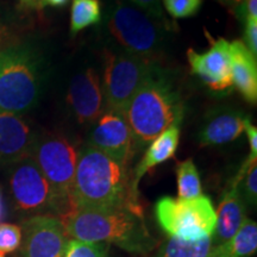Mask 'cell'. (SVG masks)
I'll use <instances>...</instances> for the list:
<instances>
[{"mask_svg":"<svg viewBox=\"0 0 257 257\" xmlns=\"http://www.w3.org/2000/svg\"><path fill=\"white\" fill-rule=\"evenodd\" d=\"M220 5H223L224 8H226L230 12L234 14L237 9L239 8V5L242 4L244 0H217Z\"/></svg>","mask_w":257,"mask_h":257,"instance_id":"cell-31","label":"cell"},{"mask_svg":"<svg viewBox=\"0 0 257 257\" xmlns=\"http://www.w3.org/2000/svg\"><path fill=\"white\" fill-rule=\"evenodd\" d=\"M68 102L79 123L93 124L100 117L104 95L100 79L94 69L88 68L74 76L69 86Z\"/></svg>","mask_w":257,"mask_h":257,"instance_id":"cell-14","label":"cell"},{"mask_svg":"<svg viewBox=\"0 0 257 257\" xmlns=\"http://www.w3.org/2000/svg\"><path fill=\"white\" fill-rule=\"evenodd\" d=\"M0 257H5V255H4V253H2V252H0Z\"/></svg>","mask_w":257,"mask_h":257,"instance_id":"cell-36","label":"cell"},{"mask_svg":"<svg viewBox=\"0 0 257 257\" xmlns=\"http://www.w3.org/2000/svg\"><path fill=\"white\" fill-rule=\"evenodd\" d=\"M3 213H4V204H3V197L2 193H0V219H2Z\"/></svg>","mask_w":257,"mask_h":257,"instance_id":"cell-34","label":"cell"},{"mask_svg":"<svg viewBox=\"0 0 257 257\" xmlns=\"http://www.w3.org/2000/svg\"><path fill=\"white\" fill-rule=\"evenodd\" d=\"M176 176H178L179 199H194L202 195L200 175L192 159L178 163Z\"/></svg>","mask_w":257,"mask_h":257,"instance_id":"cell-22","label":"cell"},{"mask_svg":"<svg viewBox=\"0 0 257 257\" xmlns=\"http://www.w3.org/2000/svg\"><path fill=\"white\" fill-rule=\"evenodd\" d=\"M127 166L88 144L80 150L72 186L74 208L130 210L143 216Z\"/></svg>","mask_w":257,"mask_h":257,"instance_id":"cell-1","label":"cell"},{"mask_svg":"<svg viewBox=\"0 0 257 257\" xmlns=\"http://www.w3.org/2000/svg\"><path fill=\"white\" fill-rule=\"evenodd\" d=\"M180 142V125L175 124L160 134L153 142H150L146 154L135 168L133 178V192L138 197V185L148 172L156 166L162 165L175 156Z\"/></svg>","mask_w":257,"mask_h":257,"instance_id":"cell-18","label":"cell"},{"mask_svg":"<svg viewBox=\"0 0 257 257\" xmlns=\"http://www.w3.org/2000/svg\"><path fill=\"white\" fill-rule=\"evenodd\" d=\"M238 187L245 204L256 206L257 204V159H250L243 163L238 174Z\"/></svg>","mask_w":257,"mask_h":257,"instance_id":"cell-23","label":"cell"},{"mask_svg":"<svg viewBox=\"0 0 257 257\" xmlns=\"http://www.w3.org/2000/svg\"><path fill=\"white\" fill-rule=\"evenodd\" d=\"M60 219L72 239L114 245L137 255H149L157 246L143 216L130 210L74 208Z\"/></svg>","mask_w":257,"mask_h":257,"instance_id":"cell-2","label":"cell"},{"mask_svg":"<svg viewBox=\"0 0 257 257\" xmlns=\"http://www.w3.org/2000/svg\"><path fill=\"white\" fill-rule=\"evenodd\" d=\"M38 135L22 115L0 112V166L31 156Z\"/></svg>","mask_w":257,"mask_h":257,"instance_id":"cell-13","label":"cell"},{"mask_svg":"<svg viewBox=\"0 0 257 257\" xmlns=\"http://www.w3.org/2000/svg\"><path fill=\"white\" fill-rule=\"evenodd\" d=\"M43 82L41 57L30 44L0 50V112L24 114L40 99Z\"/></svg>","mask_w":257,"mask_h":257,"instance_id":"cell-4","label":"cell"},{"mask_svg":"<svg viewBox=\"0 0 257 257\" xmlns=\"http://www.w3.org/2000/svg\"><path fill=\"white\" fill-rule=\"evenodd\" d=\"M110 245L69 238L64 257H108Z\"/></svg>","mask_w":257,"mask_h":257,"instance_id":"cell-24","label":"cell"},{"mask_svg":"<svg viewBox=\"0 0 257 257\" xmlns=\"http://www.w3.org/2000/svg\"><path fill=\"white\" fill-rule=\"evenodd\" d=\"M79 153L80 150L72 141L56 134L38 135L32 149L31 157L55 194L61 212L60 218L73 210L72 186Z\"/></svg>","mask_w":257,"mask_h":257,"instance_id":"cell-7","label":"cell"},{"mask_svg":"<svg viewBox=\"0 0 257 257\" xmlns=\"http://www.w3.org/2000/svg\"><path fill=\"white\" fill-rule=\"evenodd\" d=\"M257 250V224L246 218L239 230L219 245H211L208 257H252Z\"/></svg>","mask_w":257,"mask_h":257,"instance_id":"cell-19","label":"cell"},{"mask_svg":"<svg viewBox=\"0 0 257 257\" xmlns=\"http://www.w3.org/2000/svg\"><path fill=\"white\" fill-rule=\"evenodd\" d=\"M19 3H21L22 6H24V8L27 9H37L40 8V0H19Z\"/></svg>","mask_w":257,"mask_h":257,"instance_id":"cell-33","label":"cell"},{"mask_svg":"<svg viewBox=\"0 0 257 257\" xmlns=\"http://www.w3.org/2000/svg\"><path fill=\"white\" fill-rule=\"evenodd\" d=\"M230 61L232 86L250 104L257 101V62L243 41L230 42Z\"/></svg>","mask_w":257,"mask_h":257,"instance_id":"cell-17","label":"cell"},{"mask_svg":"<svg viewBox=\"0 0 257 257\" xmlns=\"http://www.w3.org/2000/svg\"><path fill=\"white\" fill-rule=\"evenodd\" d=\"M22 243L21 226L11 223H0V252L11 253L19 249Z\"/></svg>","mask_w":257,"mask_h":257,"instance_id":"cell-26","label":"cell"},{"mask_svg":"<svg viewBox=\"0 0 257 257\" xmlns=\"http://www.w3.org/2000/svg\"><path fill=\"white\" fill-rule=\"evenodd\" d=\"M21 229L19 257H64L69 236L59 217L53 214L28 217Z\"/></svg>","mask_w":257,"mask_h":257,"instance_id":"cell-10","label":"cell"},{"mask_svg":"<svg viewBox=\"0 0 257 257\" xmlns=\"http://www.w3.org/2000/svg\"><path fill=\"white\" fill-rule=\"evenodd\" d=\"M155 217L170 238L185 242L211 238L216 227V208L204 194L194 199L161 198L155 205Z\"/></svg>","mask_w":257,"mask_h":257,"instance_id":"cell-6","label":"cell"},{"mask_svg":"<svg viewBox=\"0 0 257 257\" xmlns=\"http://www.w3.org/2000/svg\"><path fill=\"white\" fill-rule=\"evenodd\" d=\"M69 0H40V5L53 6V8H62V6L68 4Z\"/></svg>","mask_w":257,"mask_h":257,"instance_id":"cell-32","label":"cell"},{"mask_svg":"<svg viewBox=\"0 0 257 257\" xmlns=\"http://www.w3.org/2000/svg\"><path fill=\"white\" fill-rule=\"evenodd\" d=\"M156 67L155 62L126 51H106L102 95L105 110L123 114L131 99Z\"/></svg>","mask_w":257,"mask_h":257,"instance_id":"cell-8","label":"cell"},{"mask_svg":"<svg viewBox=\"0 0 257 257\" xmlns=\"http://www.w3.org/2000/svg\"><path fill=\"white\" fill-rule=\"evenodd\" d=\"M9 189L16 210L27 216H61L53 188L31 156L10 166Z\"/></svg>","mask_w":257,"mask_h":257,"instance_id":"cell-9","label":"cell"},{"mask_svg":"<svg viewBox=\"0 0 257 257\" xmlns=\"http://www.w3.org/2000/svg\"><path fill=\"white\" fill-rule=\"evenodd\" d=\"M211 238L199 242H185L176 238H167L156 246L148 257H208Z\"/></svg>","mask_w":257,"mask_h":257,"instance_id":"cell-20","label":"cell"},{"mask_svg":"<svg viewBox=\"0 0 257 257\" xmlns=\"http://www.w3.org/2000/svg\"><path fill=\"white\" fill-rule=\"evenodd\" d=\"M244 24V42L245 47L253 56L257 57V21L246 19Z\"/></svg>","mask_w":257,"mask_h":257,"instance_id":"cell-28","label":"cell"},{"mask_svg":"<svg viewBox=\"0 0 257 257\" xmlns=\"http://www.w3.org/2000/svg\"><path fill=\"white\" fill-rule=\"evenodd\" d=\"M101 21L100 0H73L70 10V35L75 36L80 31Z\"/></svg>","mask_w":257,"mask_h":257,"instance_id":"cell-21","label":"cell"},{"mask_svg":"<svg viewBox=\"0 0 257 257\" xmlns=\"http://www.w3.org/2000/svg\"><path fill=\"white\" fill-rule=\"evenodd\" d=\"M165 25L125 0H118L106 19L107 30L126 53L152 62L162 48Z\"/></svg>","mask_w":257,"mask_h":257,"instance_id":"cell-5","label":"cell"},{"mask_svg":"<svg viewBox=\"0 0 257 257\" xmlns=\"http://www.w3.org/2000/svg\"><path fill=\"white\" fill-rule=\"evenodd\" d=\"M249 117L233 108L212 111L199 131L202 147L221 146L236 141L245 130Z\"/></svg>","mask_w":257,"mask_h":257,"instance_id":"cell-16","label":"cell"},{"mask_svg":"<svg viewBox=\"0 0 257 257\" xmlns=\"http://www.w3.org/2000/svg\"><path fill=\"white\" fill-rule=\"evenodd\" d=\"M233 15L240 22L246 21V19L257 21V0H244Z\"/></svg>","mask_w":257,"mask_h":257,"instance_id":"cell-29","label":"cell"},{"mask_svg":"<svg viewBox=\"0 0 257 257\" xmlns=\"http://www.w3.org/2000/svg\"><path fill=\"white\" fill-rule=\"evenodd\" d=\"M2 31H3V25L0 23V34H2Z\"/></svg>","mask_w":257,"mask_h":257,"instance_id":"cell-35","label":"cell"},{"mask_svg":"<svg viewBox=\"0 0 257 257\" xmlns=\"http://www.w3.org/2000/svg\"><path fill=\"white\" fill-rule=\"evenodd\" d=\"M185 107L180 93L157 66L131 99L124 117L131 130L135 153L175 124H181Z\"/></svg>","mask_w":257,"mask_h":257,"instance_id":"cell-3","label":"cell"},{"mask_svg":"<svg viewBox=\"0 0 257 257\" xmlns=\"http://www.w3.org/2000/svg\"><path fill=\"white\" fill-rule=\"evenodd\" d=\"M246 136H248V142L250 147V159H257V128L255 125L251 124L250 119L245 125Z\"/></svg>","mask_w":257,"mask_h":257,"instance_id":"cell-30","label":"cell"},{"mask_svg":"<svg viewBox=\"0 0 257 257\" xmlns=\"http://www.w3.org/2000/svg\"><path fill=\"white\" fill-rule=\"evenodd\" d=\"M167 12L175 19L191 18L201 9L204 0H162Z\"/></svg>","mask_w":257,"mask_h":257,"instance_id":"cell-25","label":"cell"},{"mask_svg":"<svg viewBox=\"0 0 257 257\" xmlns=\"http://www.w3.org/2000/svg\"><path fill=\"white\" fill-rule=\"evenodd\" d=\"M210 41L211 46L204 53L188 49L189 67L211 91L225 92L232 87L230 42L221 37Z\"/></svg>","mask_w":257,"mask_h":257,"instance_id":"cell-12","label":"cell"},{"mask_svg":"<svg viewBox=\"0 0 257 257\" xmlns=\"http://www.w3.org/2000/svg\"><path fill=\"white\" fill-rule=\"evenodd\" d=\"M246 219V204L238 187V176H234L216 210V227L211 245H219L233 236Z\"/></svg>","mask_w":257,"mask_h":257,"instance_id":"cell-15","label":"cell"},{"mask_svg":"<svg viewBox=\"0 0 257 257\" xmlns=\"http://www.w3.org/2000/svg\"><path fill=\"white\" fill-rule=\"evenodd\" d=\"M88 136V146L128 166L135 155L131 130L123 114L102 111Z\"/></svg>","mask_w":257,"mask_h":257,"instance_id":"cell-11","label":"cell"},{"mask_svg":"<svg viewBox=\"0 0 257 257\" xmlns=\"http://www.w3.org/2000/svg\"><path fill=\"white\" fill-rule=\"evenodd\" d=\"M128 2L136 6V8L142 10L143 12L152 16L153 18L167 23L165 16H163L162 6H161L160 0H128Z\"/></svg>","mask_w":257,"mask_h":257,"instance_id":"cell-27","label":"cell"}]
</instances>
